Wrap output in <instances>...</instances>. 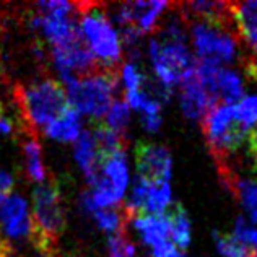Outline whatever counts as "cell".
<instances>
[{
	"mask_svg": "<svg viewBox=\"0 0 257 257\" xmlns=\"http://www.w3.org/2000/svg\"><path fill=\"white\" fill-rule=\"evenodd\" d=\"M2 112H4V106H2V103H0V117H2V116H4V114H2Z\"/></svg>",
	"mask_w": 257,
	"mask_h": 257,
	"instance_id": "cell-38",
	"label": "cell"
},
{
	"mask_svg": "<svg viewBox=\"0 0 257 257\" xmlns=\"http://www.w3.org/2000/svg\"><path fill=\"white\" fill-rule=\"evenodd\" d=\"M186 20L195 52L194 57L197 60H205V62L215 65L226 67L228 64H233L238 59L241 41L238 31L234 28H228V26H221L191 17H186Z\"/></svg>",
	"mask_w": 257,
	"mask_h": 257,
	"instance_id": "cell-4",
	"label": "cell"
},
{
	"mask_svg": "<svg viewBox=\"0 0 257 257\" xmlns=\"http://www.w3.org/2000/svg\"><path fill=\"white\" fill-rule=\"evenodd\" d=\"M73 155H75V160L80 166V170L85 174L88 186L93 187L101 176V163H103V158H101L99 148L96 145V140H94V135L90 128L82 131L80 137L77 139L75 144H73Z\"/></svg>",
	"mask_w": 257,
	"mask_h": 257,
	"instance_id": "cell-12",
	"label": "cell"
},
{
	"mask_svg": "<svg viewBox=\"0 0 257 257\" xmlns=\"http://www.w3.org/2000/svg\"><path fill=\"white\" fill-rule=\"evenodd\" d=\"M148 56L157 80L171 90L173 86L179 85L182 75L195 65V57L186 43L163 41L157 36H153L148 43Z\"/></svg>",
	"mask_w": 257,
	"mask_h": 257,
	"instance_id": "cell-7",
	"label": "cell"
},
{
	"mask_svg": "<svg viewBox=\"0 0 257 257\" xmlns=\"http://www.w3.org/2000/svg\"><path fill=\"white\" fill-rule=\"evenodd\" d=\"M128 122H131V107L127 106L124 99H114L106 114V125L119 134L127 135Z\"/></svg>",
	"mask_w": 257,
	"mask_h": 257,
	"instance_id": "cell-25",
	"label": "cell"
},
{
	"mask_svg": "<svg viewBox=\"0 0 257 257\" xmlns=\"http://www.w3.org/2000/svg\"><path fill=\"white\" fill-rule=\"evenodd\" d=\"M90 131L94 135V140H96V145L99 148L103 160L107 157H112L116 153H124L125 148L128 147L127 135L112 131L104 122H94L90 127Z\"/></svg>",
	"mask_w": 257,
	"mask_h": 257,
	"instance_id": "cell-19",
	"label": "cell"
},
{
	"mask_svg": "<svg viewBox=\"0 0 257 257\" xmlns=\"http://www.w3.org/2000/svg\"><path fill=\"white\" fill-rule=\"evenodd\" d=\"M43 132L60 144H75L82 134V114L69 106L56 120L47 124Z\"/></svg>",
	"mask_w": 257,
	"mask_h": 257,
	"instance_id": "cell-15",
	"label": "cell"
},
{
	"mask_svg": "<svg viewBox=\"0 0 257 257\" xmlns=\"http://www.w3.org/2000/svg\"><path fill=\"white\" fill-rule=\"evenodd\" d=\"M236 116L239 124L249 132L254 125H257V94L244 96L236 104Z\"/></svg>",
	"mask_w": 257,
	"mask_h": 257,
	"instance_id": "cell-27",
	"label": "cell"
},
{
	"mask_svg": "<svg viewBox=\"0 0 257 257\" xmlns=\"http://www.w3.org/2000/svg\"><path fill=\"white\" fill-rule=\"evenodd\" d=\"M249 218H251V221L254 223V225H257V208H254L252 212H249Z\"/></svg>",
	"mask_w": 257,
	"mask_h": 257,
	"instance_id": "cell-36",
	"label": "cell"
},
{
	"mask_svg": "<svg viewBox=\"0 0 257 257\" xmlns=\"http://www.w3.org/2000/svg\"><path fill=\"white\" fill-rule=\"evenodd\" d=\"M13 99L23 120V132L36 135L70 106L65 88L54 78L17 83L13 86Z\"/></svg>",
	"mask_w": 257,
	"mask_h": 257,
	"instance_id": "cell-1",
	"label": "cell"
},
{
	"mask_svg": "<svg viewBox=\"0 0 257 257\" xmlns=\"http://www.w3.org/2000/svg\"><path fill=\"white\" fill-rule=\"evenodd\" d=\"M33 236V216L26 202L20 194L7 195L0 205V238L7 242L25 241Z\"/></svg>",
	"mask_w": 257,
	"mask_h": 257,
	"instance_id": "cell-10",
	"label": "cell"
},
{
	"mask_svg": "<svg viewBox=\"0 0 257 257\" xmlns=\"http://www.w3.org/2000/svg\"><path fill=\"white\" fill-rule=\"evenodd\" d=\"M31 242L39 254H54L67 228V215L60 184L51 176L33 191Z\"/></svg>",
	"mask_w": 257,
	"mask_h": 257,
	"instance_id": "cell-3",
	"label": "cell"
},
{
	"mask_svg": "<svg viewBox=\"0 0 257 257\" xmlns=\"http://www.w3.org/2000/svg\"><path fill=\"white\" fill-rule=\"evenodd\" d=\"M171 187L170 184H150L145 202V212L147 215H165L166 208L171 207Z\"/></svg>",
	"mask_w": 257,
	"mask_h": 257,
	"instance_id": "cell-23",
	"label": "cell"
},
{
	"mask_svg": "<svg viewBox=\"0 0 257 257\" xmlns=\"http://www.w3.org/2000/svg\"><path fill=\"white\" fill-rule=\"evenodd\" d=\"M94 223L106 233L116 234V233H124L128 216L125 215L122 207H114V208H98L96 212L91 215Z\"/></svg>",
	"mask_w": 257,
	"mask_h": 257,
	"instance_id": "cell-22",
	"label": "cell"
},
{
	"mask_svg": "<svg viewBox=\"0 0 257 257\" xmlns=\"http://www.w3.org/2000/svg\"><path fill=\"white\" fill-rule=\"evenodd\" d=\"M26 137L23 140V153L26 158V174L30 181L43 184L47 179L46 166L43 163V148L39 144V139L36 134H25Z\"/></svg>",
	"mask_w": 257,
	"mask_h": 257,
	"instance_id": "cell-20",
	"label": "cell"
},
{
	"mask_svg": "<svg viewBox=\"0 0 257 257\" xmlns=\"http://www.w3.org/2000/svg\"><path fill=\"white\" fill-rule=\"evenodd\" d=\"M220 173V179L228 192L233 194V197L246 208L247 212H252L257 208V182L252 179L241 178L229 163L216 165Z\"/></svg>",
	"mask_w": 257,
	"mask_h": 257,
	"instance_id": "cell-13",
	"label": "cell"
},
{
	"mask_svg": "<svg viewBox=\"0 0 257 257\" xmlns=\"http://www.w3.org/2000/svg\"><path fill=\"white\" fill-rule=\"evenodd\" d=\"M208 152L213 157L216 165L229 163L233 157L247 140V131L239 124L236 116V106L216 104L202 119Z\"/></svg>",
	"mask_w": 257,
	"mask_h": 257,
	"instance_id": "cell-6",
	"label": "cell"
},
{
	"mask_svg": "<svg viewBox=\"0 0 257 257\" xmlns=\"http://www.w3.org/2000/svg\"><path fill=\"white\" fill-rule=\"evenodd\" d=\"M78 204H80V208H82V212L85 215H93L94 212L98 210L96 205H94V202H93V195H91V191L90 189H83L82 192H80V200H78Z\"/></svg>",
	"mask_w": 257,
	"mask_h": 257,
	"instance_id": "cell-31",
	"label": "cell"
},
{
	"mask_svg": "<svg viewBox=\"0 0 257 257\" xmlns=\"http://www.w3.org/2000/svg\"><path fill=\"white\" fill-rule=\"evenodd\" d=\"M122 83L125 86V91H134V90H142V86L145 83V75L139 70V67L135 64H124L122 65Z\"/></svg>",
	"mask_w": 257,
	"mask_h": 257,
	"instance_id": "cell-29",
	"label": "cell"
},
{
	"mask_svg": "<svg viewBox=\"0 0 257 257\" xmlns=\"http://www.w3.org/2000/svg\"><path fill=\"white\" fill-rule=\"evenodd\" d=\"M49 56L54 69L57 70L64 83L70 82L73 78H82L103 70L96 57L91 54L90 47L86 46L83 36L67 44L51 47Z\"/></svg>",
	"mask_w": 257,
	"mask_h": 257,
	"instance_id": "cell-8",
	"label": "cell"
},
{
	"mask_svg": "<svg viewBox=\"0 0 257 257\" xmlns=\"http://www.w3.org/2000/svg\"><path fill=\"white\" fill-rule=\"evenodd\" d=\"M13 187H15V179H13V176L0 168V192H4L5 195H10Z\"/></svg>",
	"mask_w": 257,
	"mask_h": 257,
	"instance_id": "cell-33",
	"label": "cell"
},
{
	"mask_svg": "<svg viewBox=\"0 0 257 257\" xmlns=\"http://www.w3.org/2000/svg\"><path fill=\"white\" fill-rule=\"evenodd\" d=\"M246 144H247V152L249 153L257 152V125H254L251 131H249Z\"/></svg>",
	"mask_w": 257,
	"mask_h": 257,
	"instance_id": "cell-35",
	"label": "cell"
},
{
	"mask_svg": "<svg viewBox=\"0 0 257 257\" xmlns=\"http://www.w3.org/2000/svg\"><path fill=\"white\" fill-rule=\"evenodd\" d=\"M132 221L135 229L140 233L142 242L145 246H150L153 249L166 241H170L171 228H170V220H168L166 215L142 213L135 216Z\"/></svg>",
	"mask_w": 257,
	"mask_h": 257,
	"instance_id": "cell-14",
	"label": "cell"
},
{
	"mask_svg": "<svg viewBox=\"0 0 257 257\" xmlns=\"http://www.w3.org/2000/svg\"><path fill=\"white\" fill-rule=\"evenodd\" d=\"M101 174L111 182L114 191L117 192L120 199L124 197L125 189L128 184V170H127V157L124 153H116L107 157L101 163Z\"/></svg>",
	"mask_w": 257,
	"mask_h": 257,
	"instance_id": "cell-21",
	"label": "cell"
},
{
	"mask_svg": "<svg viewBox=\"0 0 257 257\" xmlns=\"http://www.w3.org/2000/svg\"><path fill=\"white\" fill-rule=\"evenodd\" d=\"M170 220L173 244L184 252L186 249L191 246V220L186 212V208L182 207L181 202H174L170 207V210L165 213Z\"/></svg>",
	"mask_w": 257,
	"mask_h": 257,
	"instance_id": "cell-18",
	"label": "cell"
},
{
	"mask_svg": "<svg viewBox=\"0 0 257 257\" xmlns=\"http://www.w3.org/2000/svg\"><path fill=\"white\" fill-rule=\"evenodd\" d=\"M137 176L155 186L170 184L173 176V158L165 145L140 140L134 147Z\"/></svg>",
	"mask_w": 257,
	"mask_h": 257,
	"instance_id": "cell-9",
	"label": "cell"
},
{
	"mask_svg": "<svg viewBox=\"0 0 257 257\" xmlns=\"http://www.w3.org/2000/svg\"><path fill=\"white\" fill-rule=\"evenodd\" d=\"M7 199V195L4 194V192H0V205H2L4 204V200Z\"/></svg>",
	"mask_w": 257,
	"mask_h": 257,
	"instance_id": "cell-37",
	"label": "cell"
},
{
	"mask_svg": "<svg viewBox=\"0 0 257 257\" xmlns=\"http://www.w3.org/2000/svg\"><path fill=\"white\" fill-rule=\"evenodd\" d=\"M119 73L101 70L82 78H73L65 85L69 103L80 114L99 122L114 101V93L119 86Z\"/></svg>",
	"mask_w": 257,
	"mask_h": 257,
	"instance_id": "cell-5",
	"label": "cell"
},
{
	"mask_svg": "<svg viewBox=\"0 0 257 257\" xmlns=\"http://www.w3.org/2000/svg\"><path fill=\"white\" fill-rule=\"evenodd\" d=\"M152 257H186V254L179 251L171 241H166L152 249Z\"/></svg>",
	"mask_w": 257,
	"mask_h": 257,
	"instance_id": "cell-30",
	"label": "cell"
},
{
	"mask_svg": "<svg viewBox=\"0 0 257 257\" xmlns=\"http://www.w3.org/2000/svg\"><path fill=\"white\" fill-rule=\"evenodd\" d=\"M75 9L82 36L101 69L119 73L117 69L122 64V43L111 23L106 5L75 2Z\"/></svg>",
	"mask_w": 257,
	"mask_h": 257,
	"instance_id": "cell-2",
	"label": "cell"
},
{
	"mask_svg": "<svg viewBox=\"0 0 257 257\" xmlns=\"http://www.w3.org/2000/svg\"><path fill=\"white\" fill-rule=\"evenodd\" d=\"M179 88H181L179 103L184 117L187 120H191V122H199V120L202 122L205 114L212 109V104L207 96L205 88L197 75L195 65L182 75Z\"/></svg>",
	"mask_w": 257,
	"mask_h": 257,
	"instance_id": "cell-11",
	"label": "cell"
},
{
	"mask_svg": "<svg viewBox=\"0 0 257 257\" xmlns=\"http://www.w3.org/2000/svg\"><path fill=\"white\" fill-rule=\"evenodd\" d=\"M231 10L233 22L238 28H249L257 26V0H246V2H228Z\"/></svg>",
	"mask_w": 257,
	"mask_h": 257,
	"instance_id": "cell-24",
	"label": "cell"
},
{
	"mask_svg": "<svg viewBox=\"0 0 257 257\" xmlns=\"http://www.w3.org/2000/svg\"><path fill=\"white\" fill-rule=\"evenodd\" d=\"M107 254H109V257H137V249L124 231L109 234V238H107Z\"/></svg>",
	"mask_w": 257,
	"mask_h": 257,
	"instance_id": "cell-28",
	"label": "cell"
},
{
	"mask_svg": "<svg viewBox=\"0 0 257 257\" xmlns=\"http://www.w3.org/2000/svg\"><path fill=\"white\" fill-rule=\"evenodd\" d=\"M213 239L218 252L223 257H247L251 249L241 244L238 239H234L231 234H223L220 231H213Z\"/></svg>",
	"mask_w": 257,
	"mask_h": 257,
	"instance_id": "cell-26",
	"label": "cell"
},
{
	"mask_svg": "<svg viewBox=\"0 0 257 257\" xmlns=\"http://www.w3.org/2000/svg\"><path fill=\"white\" fill-rule=\"evenodd\" d=\"M142 127L145 128L147 132H158L161 124H163V119H161V114H157V116H150V114H142L140 117Z\"/></svg>",
	"mask_w": 257,
	"mask_h": 257,
	"instance_id": "cell-32",
	"label": "cell"
},
{
	"mask_svg": "<svg viewBox=\"0 0 257 257\" xmlns=\"http://www.w3.org/2000/svg\"><path fill=\"white\" fill-rule=\"evenodd\" d=\"M216 96L220 104L236 106L244 98V85L238 72H234L229 67H220L215 77Z\"/></svg>",
	"mask_w": 257,
	"mask_h": 257,
	"instance_id": "cell-17",
	"label": "cell"
},
{
	"mask_svg": "<svg viewBox=\"0 0 257 257\" xmlns=\"http://www.w3.org/2000/svg\"><path fill=\"white\" fill-rule=\"evenodd\" d=\"M15 122L10 119V117H7V116H2L0 117V134H4V135H13L15 134Z\"/></svg>",
	"mask_w": 257,
	"mask_h": 257,
	"instance_id": "cell-34",
	"label": "cell"
},
{
	"mask_svg": "<svg viewBox=\"0 0 257 257\" xmlns=\"http://www.w3.org/2000/svg\"><path fill=\"white\" fill-rule=\"evenodd\" d=\"M132 15V26L137 28L142 35L155 33L158 26V18L166 9H170V2H128Z\"/></svg>",
	"mask_w": 257,
	"mask_h": 257,
	"instance_id": "cell-16",
	"label": "cell"
}]
</instances>
